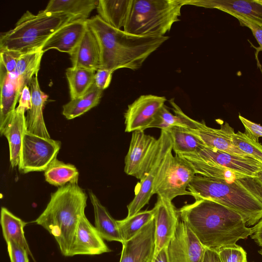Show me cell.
I'll list each match as a JSON object with an SVG mask.
<instances>
[{"label": "cell", "mask_w": 262, "mask_h": 262, "mask_svg": "<svg viewBox=\"0 0 262 262\" xmlns=\"http://www.w3.org/2000/svg\"><path fill=\"white\" fill-rule=\"evenodd\" d=\"M180 217L206 248L236 245L252 234L243 217L234 210L216 202L196 199L178 210Z\"/></svg>", "instance_id": "obj_1"}, {"label": "cell", "mask_w": 262, "mask_h": 262, "mask_svg": "<svg viewBox=\"0 0 262 262\" xmlns=\"http://www.w3.org/2000/svg\"><path fill=\"white\" fill-rule=\"evenodd\" d=\"M87 23L99 43L100 69L113 72L122 68L140 69L145 60L169 38L133 35L111 27L98 15L88 18Z\"/></svg>", "instance_id": "obj_2"}, {"label": "cell", "mask_w": 262, "mask_h": 262, "mask_svg": "<svg viewBox=\"0 0 262 262\" xmlns=\"http://www.w3.org/2000/svg\"><path fill=\"white\" fill-rule=\"evenodd\" d=\"M88 195L78 184L60 187L34 221L52 235L62 255L68 256L78 223L84 215Z\"/></svg>", "instance_id": "obj_3"}, {"label": "cell", "mask_w": 262, "mask_h": 262, "mask_svg": "<svg viewBox=\"0 0 262 262\" xmlns=\"http://www.w3.org/2000/svg\"><path fill=\"white\" fill-rule=\"evenodd\" d=\"M77 20L66 13L45 12L35 15L26 11L15 27L0 37V50H8L20 55L41 50L46 41L61 27Z\"/></svg>", "instance_id": "obj_4"}, {"label": "cell", "mask_w": 262, "mask_h": 262, "mask_svg": "<svg viewBox=\"0 0 262 262\" xmlns=\"http://www.w3.org/2000/svg\"><path fill=\"white\" fill-rule=\"evenodd\" d=\"M187 189L196 199H207L221 204L238 213L247 226L255 225L262 218V204L237 180L195 176Z\"/></svg>", "instance_id": "obj_5"}, {"label": "cell", "mask_w": 262, "mask_h": 262, "mask_svg": "<svg viewBox=\"0 0 262 262\" xmlns=\"http://www.w3.org/2000/svg\"><path fill=\"white\" fill-rule=\"evenodd\" d=\"M181 0H133L123 30L138 36H165L180 20Z\"/></svg>", "instance_id": "obj_6"}, {"label": "cell", "mask_w": 262, "mask_h": 262, "mask_svg": "<svg viewBox=\"0 0 262 262\" xmlns=\"http://www.w3.org/2000/svg\"><path fill=\"white\" fill-rule=\"evenodd\" d=\"M195 174L186 160L177 154L173 156L171 152L158 175L153 193L171 201L178 196H192L187 189Z\"/></svg>", "instance_id": "obj_7"}, {"label": "cell", "mask_w": 262, "mask_h": 262, "mask_svg": "<svg viewBox=\"0 0 262 262\" xmlns=\"http://www.w3.org/2000/svg\"><path fill=\"white\" fill-rule=\"evenodd\" d=\"M61 146L60 141L42 137L27 131L23 138L18 166L19 171L24 173L45 171L57 158Z\"/></svg>", "instance_id": "obj_8"}, {"label": "cell", "mask_w": 262, "mask_h": 262, "mask_svg": "<svg viewBox=\"0 0 262 262\" xmlns=\"http://www.w3.org/2000/svg\"><path fill=\"white\" fill-rule=\"evenodd\" d=\"M159 146L155 155L148 170L140 185L134 198L127 205V215L132 216L140 212L154 194V184L160 170L165 163L168 156L172 151V142L170 136L166 130L161 129Z\"/></svg>", "instance_id": "obj_9"}, {"label": "cell", "mask_w": 262, "mask_h": 262, "mask_svg": "<svg viewBox=\"0 0 262 262\" xmlns=\"http://www.w3.org/2000/svg\"><path fill=\"white\" fill-rule=\"evenodd\" d=\"M159 143V138L156 139L143 131L133 132L124 160L125 173L140 180L143 179L158 150Z\"/></svg>", "instance_id": "obj_10"}, {"label": "cell", "mask_w": 262, "mask_h": 262, "mask_svg": "<svg viewBox=\"0 0 262 262\" xmlns=\"http://www.w3.org/2000/svg\"><path fill=\"white\" fill-rule=\"evenodd\" d=\"M206 248L180 219L167 247L169 262H202Z\"/></svg>", "instance_id": "obj_11"}, {"label": "cell", "mask_w": 262, "mask_h": 262, "mask_svg": "<svg viewBox=\"0 0 262 262\" xmlns=\"http://www.w3.org/2000/svg\"><path fill=\"white\" fill-rule=\"evenodd\" d=\"M166 98L151 94L143 95L128 105L124 113L125 132L143 131L149 128L157 114L165 105Z\"/></svg>", "instance_id": "obj_12"}, {"label": "cell", "mask_w": 262, "mask_h": 262, "mask_svg": "<svg viewBox=\"0 0 262 262\" xmlns=\"http://www.w3.org/2000/svg\"><path fill=\"white\" fill-rule=\"evenodd\" d=\"M155 221V250L154 260L159 252L167 247L180 219L178 210L171 201L158 196L153 208ZM153 262V261H152Z\"/></svg>", "instance_id": "obj_13"}, {"label": "cell", "mask_w": 262, "mask_h": 262, "mask_svg": "<svg viewBox=\"0 0 262 262\" xmlns=\"http://www.w3.org/2000/svg\"><path fill=\"white\" fill-rule=\"evenodd\" d=\"M155 250L154 219L133 237L122 244L119 262H152Z\"/></svg>", "instance_id": "obj_14"}, {"label": "cell", "mask_w": 262, "mask_h": 262, "mask_svg": "<svg viewBox=\"0 0 262 262\" xmlns=\"http://www.w3.org/2000/svg\"><path fill=\"white\" fill-rule=\"evenodd\" d=\"M192 155L244 176L253 177L256 172L262 169V164L252 157L235 155L205 146L197 153Z\"/></svg>", "instance_id": "obj_15"}, {"label": "cell", "mask_w": 262, "mask_h": 262, "mask_svg": "<svg viewBox=\"0 0 262 262\" xmlns=\"http://www.w3.org/2000/svg\"><path fill=\"white\" fill-rule=\"evenodd\" d=\"M111 251L96 227L83 215L76 228L68 256L99 255Z\"/></svg>", "instance_id": "obj_16"}, {"label": "cell", "mask_w": 262, "mask_h": 262, "mask_svg": "<svg viewBox=\"0 0 262 262\" xmlns=\"http://www.w3.org/2000/svg\"><path fill=\"white\" fill-rule=\"evenodd\" d=\"M183 128L198 137L205 146L235 155L250 157L234 145L232 137L235 132L227 122L222 124L219 129L207 126L204 121L199 122L195 128Z\"/></svg>", "instance_id": "obj_17"}, {"label": "cell", "mask_w": 262, "mask_h": 262, "mask_svg": "<svg viewBox=\"0 0 262 262\" xmlns=\"http://www.w3.org/2000/svg\"><path fill=\"white\" fill-rule=\"evenodd\" d=\"M183 5L216 9L248 18L262 25V4L257 0H182Z\"/></svg>", "instance_id": "obj_18"}, {"label": "cell", "mask_w": 262, "mask_h": 262, "mask_svg": "<svg viewBox=\"0 0 262 262\" xmlns=\"http://www.w3.org/2000/svg\"><path fill=\"white\" fill-rule=\"evenodd\" d=\"M0 133L16 109L22 91L18 78L14 72H8L0 62Z\"/></svg>", "instance_id": "obj_19"}, {"label": "cell", "mask_w": 262, "mask_h": 262, "mask_svg": "<svg viewBox=\"0 0 262 262\" xmlns=\"http://www.w3.org/2000/svg\"><path fill=\"white\" fill-rule=\"evenodd\" d=\"M87 19L71 21L58 29L41 48L43 53L55 49L70 54L77 47L88 28Z\"/></svg>", "instance_id": "obj_20"}, {"label": "cell", "mask_w": 262, "mask_h": 262, "mask_svg": "<svg viewBox=\"0 0 262 262\" xmlns=\"http://www.w3.org/2000/svg\"><path fill=\"white\" fill-rule=\"evenodd\" d=\"M25 112V109L17 106L0 133L8 142L10 162L13 168L19 165L23 138L27 132Z\"/></svg>", "instance_id": "obj_21"}, {"label": "cell", "mask_w": 262, "mask_h": 262, "mask_svg": "<svg viewBox=\"0 0 262 262\" xmlns=\"http://www.w3.org/2000/svg\"><path fill=\"white\" fill-rule=\"evenodd\" d=\"M69 55L73 67L96 71L100 68L101 55L99 43L89 26L77 47Z\"/></svg>", "instance_id": "obj_22"}, {"label": "cell", "mask_w": 262, "mask_h": 262, "mask_svg": "<svg viewBox=\"0 0 262 262\" xmlns=\"http://www.w3.org/2000/svg\"><path fill=\"white\" fill-rule=\"evenodd\" d=\"M32 96V105L27 111L26 116L27 131L37 136L50 138L43 117V107L48 96L40 89L38 74L32 79L29 84Z\"/></svg>", "instance_id": "obj_23"}, {"label": "cell", "mask_w": 262, "mask_h": 262, "mask_svg": "<svg viewBox=\"0 0 262 262\" xmlns=\"http://www.w3.org/2000/svg\"><path fill=\"white\" fill-rule=\"evenodd\" d=\"M89 194L94 211L95 227L102 238L108 242H118L122 244L124 242L117 221L111 215L92 190L89 191Z\"/></svg>", "instance_id": "obj_24"}, {"label": "cell", "mask_w": 262, "mask_h": 262, "mask_svg": "<svg viewBox=\"0 0 262 262\" xmlns=\"http://www.w3.org/2000/svg\"><path fill=\"white\" fill-rule=\"evenodd\" d=\"M132 3L133 0H99L96 9L105 23L121 29L125 25Z\"/></svg>", "instance_id": "obj_25"}, {"label": "cell", "mask_w": 262, "mask_h": 262, "mask_svg": "<svg viewBox=\"0 0 262 262\" xmlns=\"http://www.w3.org/2000/svg\"><path fill=\"white\" fill-rule=\"evenodd\" d=\"M99 0H50L43 11L71 15L77 19H88L91 12L97 8Z\"/></svg>", "instance_id": "obj_26"}, {"label": "cell", "mask_w": 262, "mask_h": 262, "mask_svg": "<svg viewBox=\"0 0 262 262\" xmlns=\"http://www.w3.org/2000/svg\"><path fill=\"white\" fill-rule=\"evenodd\" d=\"M169 103L172 107L174 115L171 113L164 105L158 113L150 127H158L161 129L178 126L188 128H195L199 121L194 120L186 115L172 98Z\"/></svg>", "instance_id": "obj_27"}, {"label": "cell", "mask_w": 262, "mask_h": 262, "mask_svg": "<svg viewBox=\"0 0 262 262\" xmlns=\"http://www.w3.org/2000/svg\"><path fill=\"white\" fill-rule=\"evenodd\" d=\"M102 92L94 83L84 94L63 105L62 115L68 120L79 117L99 104Z\"/></svg>", "instance_id": "obj_28"}, {"label": "cell", "mask_w": 262, "mask_h": 262, "mask_svg": "<svg viewBox=\"0 0 262 262\" xmlns=\"http://www.w3.org/2000/svg\"><path fill=\"white\" fill-rule=\"evenodd\" d=\"M1 224L6 243L12 242L25 248L30 253L24 231L27 223L14 215L6 208L2 207Z\"/></svg>", "instance_id": "obj_29"}, {"label": "cell", "mask_w": 262, "mask_h": 262, "mask_svg": "<svg viewBox=\"0 0 262 262\" xmlns=\"http://www.w3.org/2000/svg\"><path fill=\"white\" fill-rule=\"evenodd\" d=\"M179 156L184 158L191 164L198 175L228 181H234L244 176L237 174L218 164L202 160L192 154Z\"/></svg>", "instance_id": "obj_30"}, {"label": "cell", "mask_w": 262, "mask_h": 262, "mask_svg": "<svg viewBox=\"0 0 262 262\" xmlns=\"http://www.w3.org/2000/svg\"><path fill=\"white\" fill-rule=\"evenodd\" d=\"M44 176L48 183L60 187L68 184H78L79 171L75 165L56 158L45 171Z\"/></svg>", "instance_id": "obj_31"}, {"label": "cell", "mask_w": 262, "mask_h": 262, "mask_svg": "<svg viewBox=\"0 0 262 262\" xmlns=\"http://www.w3.org/2000/svg\"><path fill=\"white\" fill-rule=\"evenodd\" d=\"M166 130L170 136L172 150L176 154L181 155L195 154L205 146L198 137L183 127L173 126Z\"/></svg>", "instance_id": "obj_32"}, {"label": "cell", "mask_w": 262, "mask_h": 262, "mask_svg": "<svg viewBox=\"0 0 262 262\" xmlns=\"http://www.w3.org/2000/svg\"><path fill=\"white\" fill-rule=\"evenodd\" d=\"M96 71L91 69L70 67L66 71L71 99L84 94L94 83Z\"/></svg>", "instance_id": "obj_33"}, {"label": "cell", "mask_w": 262, "mask_h": 262, "mask_svg": "<svg viewBox=\"0 0 262 262\" xmlns=\"http://www.w3.org/2000/svg\"><path fill=\"white\" fill-rule=\"evenodd\" d=\"M41 50L22 54L19 58L14 73L17 75L21 90L29 85L32 78L39 70L42 56Z\"/></svg>", "instance_id": "obj_34"}, {"label": "cell", "mask_w": 262, "mask_h": 262, "mask_svg": "<svg viewBox=\"0 0 262 262\" xmlns=\"http://www.w3.org/2000/svg\"><path fill=\"white\" fill-rule=\"evenodd\" d=\"M154 214L152 208L149 210L140 211L132 216L117 220L123 242L127 241L135 236L145 225L154 219Z\"/></svg>", "instance_id": "obj_35"}, {"label": "cell", "mask_w": 262, "mask_h": 262, "mask_svg": "<svg viewBox=\"0 0 262 262\" xmlns=\"http://www.w3.org/2000/svg\"><path fill=\"white\" fill-rule=\"evenodd\" d=\"M234 145L242 151L262 164V145L246 133H235L232 137Z\"/></svg>", "instance_id": "obj_36"}, {"label": "cell", "mask_w": 262, "mask_h": 262, "mask_svg": "<svg viewBox=\"0 0 262 262\" xmlns=\"http://www.w3.org/2000/svg\"><path fill=\"white\" fill-rule=\"evenodd\" d=\"M217 251L222 262H246L247 261L246 251L237 245L223 247Z\"/></svg>", "instance_id": "obj_37"}, {"label": "cell", "mask_w": 262, "mask_h": 262, "mask_svg": "<svg viewBox=\"0 0 262 262\" xmlns=\"http://www.w3.org/2000/svg\"><path fill=\"white\" fill-rule=\"evenodd\" d=\"M231 15L236 18L238 20L241 26L247 27L251 30L254 37L259 45L258 48H256L255 47H253L256 49L255 58L258 62V65L260 67L258 59H257V56L259 52L262 51V25L248 18L239 15L232 14H231Z\"/></svg>", "instance_id": "obj_38"}, {"label": "cell", "mask_w": 262, "mask_h": 262, "mask_svg": "<svg viewBox=\"0 0 262 262\" xmlns=\"http://www.w3.org/2000/svg\"><path fill=\"white\" fill-rule=\"evenodd\" d=\"M236 180L262 204V183L259 180L247 176Z\"/></svg>", "instance_id": "obj_39"}, {"label": "cell", "mask_w": 262, "mask_h": 262, "mask_svg": "<svg viewBox=\"0 0 262 262\" xmlns=\"http://www.w3.org/2000/svg\"><path fill=\"white\" fill-rule=\"evenodd\" d=\"M6 243L11 262H29L28 252L25 248L12 242Z\"/></svg>", "instance_id": "obj_40"}, {"label": "cell", "mask_w": 262, "mask_h": 262, "mask_svg": "<svg viewBox=\"0 0 262 262\" xmlns=\"http://www.w3.org/2000/svg\"><path fill=\"white\" fill-rule=\"evenodd\" d=\"M21 55L8 50H0V62L9 73L14 72L19 57Z\"/></svg>", "instance_id": "obj_41"}, {"label": "cell", "mask_w": 262, "mask_h": 262, "mask_svg": "<svg viewBox=\"0 0 262 262\" xmlns=\"http://www.w3.org/2000/svg\"><path fill=\"white\" fill-rule=\"evenodd\" d=\"M238 118L245 129V133L258 142L259 138L262 137V126L246 119L241 115H239Z\"/></svg>", "instance_id": "obj_42"}, {"label": "cell", "mask_w": 262, "mask_h": 262, "mask_svg": "<svg viewBox=\"0 0 262 262\" xmlns=\"http://www.w3.org/2000/svg\"><path fill=\"white\" fill-rule=\"evenodd\" d=\"M113 72L106 69H99L96 71L94 77V83L103 91L110 85Z\"/></svg>", "instance_id": "obj_43"}, {"label": "cell", "mask_w": 262, "mask_h": 262, "mask_svg": "<svg viewBox=\"0 0 262 262\" xmlns=\"http://www.w3.org/2000/svg\"><path fill=\"white\" fill-rule=\"evenodd\" d=\"M31 105L32 96L30 89L28 85H26L21 92L17 106L28 111L31 108Z\"/></svg>", "instance_id": "obj_44"}, {"label": "cell", "mask_w": 262, "mask_h": 262, "mask_svg": "<svg viewBox=\"0 0 262 262\" xmlns=\"http://www.w3.org/2000/svg\"><path fill=\"white\" fill-rule=\"evenodd\" d=\"M251 238L259 246H262V218L251 228Z\"/></svg>", "instance_id": "obj_45"}, {"label": "cell", "mask_w": 262, "mask_h": 262, "mask_svg": "<svg viewBox=\"0 0 262 262\" xmlns=\"http://www.w3.org/2000/svg\"><path fill=\"white\" fill-rule=\"evenodd\" d=\"M202 262L222 261L217 250L206 248Z\"/></svg>", "instance_id": "obj_46"}, {"label": "cell", "mask_w": 262, "mask_h": 262, "mask_svg": "<svg viewBox=\"0 0 262 262\" xmlns=\"http://www.w3.org/2000/svg\"><path fill=\"white\" fill-rule=\"evenodd\" d=\"M153 262H169L167 247L163 248L159 252Z\"/></svg>", "instance_id": "obj_47"}, {"label": "cell", "mask_w": 262, "mask_h": 262, "mask_svg": "<svg viewBox=\"0 0 262 262\" xmlns=\"http://www.w3.org/2000/svg\"><path fill=\"white\" fill-rule=\"evenodd\" d=\"M253 177L256 178L262 183V169L256 172L253 176Z\"/></svg>", "instance_id": "obj_48"}, {"label": "cell", "mask_w": 262, "mask_h": 262, "mask_svg": "<svg viewBox=\"0 0 262 262\" xmlns=\"http://www.w3.org/2000/svg\"><path fill=\"white\" fill-rule=\"evenodd\" d=\"M258 253L262 256V248L258 251Z\"/></svg>", "instance_id": "obj_49"}, {"label": "cell", "mask_w": 262, "mask_h": 262, "mask_svg": "<svg viewBox=\"0 0 262 262\" xmlns=\"http://www.w3.org/2000/svg\"><path fill=\"white\" fill-rule=\"evenodd\" d=\"M259 3L262 4V0H257Z\"/></svg>", "instance_id": "obj_50"}, {"label": "cell", "mask_w": 262, "mask_h": 262, "mask_svg": "<svg viewBox=\"0 0 262 262\" xmlns=\"http://www.w3.org/2000/svg\"><path fill=\"white\" fill-rule=\"evenodd\" d=\"M246 262H248L247 261H246Z\"/></svg>", "instance_id": "obj_51"}]
</instances>
